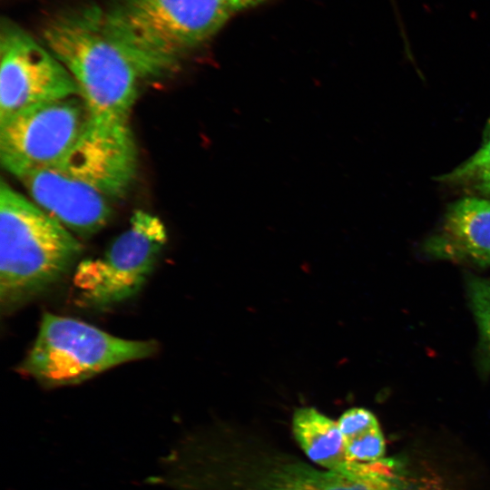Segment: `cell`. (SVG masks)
Here are the masks:
<instances>
[{
    "instance_id": "7a4b0ae2",
    "label": "cell",
    "mask_w": 490,
    "mask_h": 490,
    "mask_svg": "<svg viewBox=\"0 0 490 490\" xmlns=\"http://www.w3.org/2000/svg\"><path fill=\"white\" fill-rule=\"evenodd\" d=\"M83 252L76 236L0 183V301L10 311L62 279Z\"/></svg>"
},
{
    "instance_id": "9a60e30c",
    "label": "cell",
    "mask_w": 490,
    "mask_h": 490,
    "mask_svg": "<svg viewBox=\"0 0 490 490\" xmlns=\"http://www.w3.org/2000/svg\"><path fill=\"white\" fill-rule=\"evenodd\" d=\"M345 446L353 462L369 464L384 459L385 438L379 426L345 441Z\"/></svg>"
},
{
    "instance_id": "2e32d148",
    "label": "cell",
    "mask_w": 490,
    "mask_h": 490,
    "mask_svg": "<svg viewBox=\"0 0 490 490\" xmlns=\"http://www.w3.org/2000/svg\"><path fill=\"white\" fill-rule=\"evenodd\" d=\"M337 423L345 441L379 426L376 416L363 407L348 409Z\"/></svg>"
},
{
    "instance_id": "7c38bea8",
    "label": "cell",
    "mask_w": 490,
    "mask_h": 490,
    "mask_svg": "<svg viewBox=\"0 0 490 490\" xmlns=\"http://www.w3.org/2000/svg\"><path fill=\"white\" fill-rule=\"evenodd\" d=\"M313 490H406L393 462L361 464L348 472H316Z\"/></svg>"
},
{
    "instance_id": "4fadbf2b",
    "label": "cell",
    "mask_w": 490,
    "mask_h": 490,
    "mask_svg": "<svg viewBox=\"0 0 490 490\" xmlns=\"http://www.w3.org/2000/svg\"><path fill=\"white\" fill-rule=\"evenodd\" d=\"M466 289L482 345L490 355V279L470 276L466 280Z\"/></svg>"
},
{
    "instance_id": "ac0fdd59",
    "label": "cell",
    "mask_w": 490,
    "mask_h": 490,
    "mask_svg": "<svg viewBox=\"0 0 490 490\" xmlns=\"http://www.w3.org/2000/svg\"><path fill=\"white\" fill-rule=\"evenodd\" d=\"M467 184L472 185L481 195L490 199V171L478 174Z\"/></svg>"
},
{
    "instance_id": "e0dca14e",
    "label": "cell",
    "mask_w": 490,
    "mask_h": 490,
    "mask_svg": "<svg viewBox=\"0 0 490 490\" xmlns=\"http://www.w3.org/2000/svg\"><path fill=\"white\" fill-rule=\"evenodd\" d=\"M315 475L306 468H286L274 478L273 490H313Z\"/></svg>"
},
{
    "instance_id": "30bf717a",
    "label": "cell",
    "mask_w": 490,
    "mask_h": 490,
    "mask_svg": "<svg viewBox=\"0 0 490 490\" xmlns=\"http://www.w3.org/2000/svg\"><path fill=\"white\" fill-rule=\"evenodd\" d=\"M425 250L437 259L490 266V199L465 197L450 204Z\"/></svg>"
},
{
    "instance_id": "d6986e66",
    "label": "cell",
    "mask_w": 490,
    "mask_h": 490,
    "mask_svg": "<svg viewBox=\"0 0 490 490\" xmlns=\"http://www.w3.org/2000/svg\"><path fill=\"white\" fill-rule=\"evenodd\" d=\"M237 12L259 5L264 0H229Z\"/></svg>"
},
{
    "instance_id": "5b68a950",
    "label": "cell",
    "mask_w": 490,
    "mask_h": 490,
    "mask_svg": "<svg viewBox=\"0 0 490 490\" xmlns=\"http://www.w3.org/2000/svg\"><path fill=\"white\" fill-rule=\"evenodd\" d=\"M166 241V228L157 216L134 211L128 227L100 257L75 266L73 283L80 301L106 308L135 296L151 276Z\"/></svg>"
},
{
    "instance_id": "277c9868",
    "label": "cell",
    "mask_w": 490,
    "mask_h": 490,
    "mask_svg": "<svg viewBox=\"0 0 490 490\" xmlns=\"http://www.w3.org/2000/svg\"><path fill=\"white\" fill-rule=\"evenodd\" d=\"M153 340L113 336L86 322L44 313L36 338L18 371L44 387L80 384L157 350Z\"/></svg>"
},
{
    "instance_id": "8fae6325",
    "label": "cell",
    "mask_w": 490,
    "mask_h": 490,
    "mask_svg": "<svg viewBox=\"0 0 490 490\" xmlns=\"http://www.w3.org/2000/svg\"><path fill=\"white\" fill-rule=\"evenodd\" d=\"M291 428L294 438L313 463L330 472H348L359 463L351 461L337 421L312 407L295 410Z\"/></svg>"
},
{
    "instance_id": "5bb4252c",
    "label": "cell",
    "mask_w": 490,
    "mask_h": 490,
    "mask_svg": "<svg viewBox=\"0 0 490 490\" xmlns=\"http://www.w3.org/2000/svg\"><path fill=\"white\" fill-rule=\"evenodd\" d=\"M488 171H490V116L479 149L451 172L436 177V181L448 184H467L478 174Z\"/></svg>"
},
{
    "instance_id": "6da1fadb",
    "label": "cell",
    "mask_w": 490,
    "mask_h": 490,
    "mask_svg": "<svg viewBox=\"0 0 490 490\" xmlns=\"http://www.w3.org/2000/svg\"><path fill=\"white\" fill-rule=\"evenodd\" d=\"M44 45L73 76L90 120L129 122L142 81L153 76L96 5L66 11L43 31Z\"/></svg>"
},
{
    "instance_id": "ba28073f",
    "label": "cell",
    "mask_w": 490,
    "mask_h": 490,
    "mask_svg": "<svg viewBox=\"0 0 490 490\" xmlns=\"http://www.w3.org/2000/svg\"><path fill=\"white\" fill-rule=\"evenodd\" d=\"M98 191L113 202L130 191L138 170V151L129 122H89L54 166Z\"/></svg>"
},
{
    "instance_id": "9c48e42d",
    "label": "cell",
    "mask_w": 490,
    "mask_h": 490,
    "mask_svg": "<svg viewBox=\"0 0 490 490\" xmlns=\"http://www.w3.org/2000/svg\"><path fill=\"white\" fill-rule=\"evenodd\" d=\"M33 201L74 235L87 238L101 230L113 214V201L54 167L21 179Z\"/></svg>"
},
{
    "instance_id": "52a82bcc",
    "label": "cell",
    "mask_w": 490,
    "mask_h": 490,
    "mask_svg": "<svg viewBox=\"0 0 490 490\" xmlns=\"http://www.w3.org/2000/svg\"><path fill=\"white\" fill-rule=\"evenodd\" d=\"M0 62V122L32 105L78 95L54 54L8 20L1 24Z\"/></svg>"
},
{
    "instance_id": "8992f818",
    "label": "cell",
    "mask_w": 490,
    "mask_h": 490,
    "mask_svg": "<svg viewBox=\"0 0 490 490\" xmlns=\"http://www.w3.org/2000/svg\"><path fill=\"white\" fill-rule=\"evenodd\" d=\"M90 120L80 96L24 108L0 122V162L21 179L54 166L74 145Z\"/></svg>"
},
{
    "instance_id": "3957f363",
    "label": "cell",
    "mask_w": 490,
    "mask_h": 490,
    "mask_svg": "<svg viewBox=\"0 0 490 490\" xmlns=\"http://www.w3.org/2000/svg\"><path fill=\"white\" fill-rule=\"evenodd\" d=\"M237 11L229 0H115L113 26L160 78L216 34Z\"/></svg>"
}]
</instances>
